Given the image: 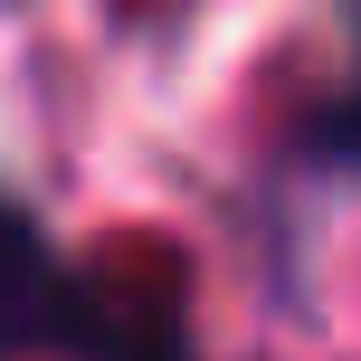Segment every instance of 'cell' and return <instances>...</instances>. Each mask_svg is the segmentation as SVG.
<instances>
[{
	"instance_id": "6da1fadb",
	"label": "cell",
	"mask_w": 361,
	"mask_h": 361,
	"mask_svg": "<svg viewBox=\"0 0 361 361\" xmlns=\"http://www.w3.org/2000/svg\"><path fill=\"white\" fill-rule=\"evenodd\" d=\"M48 343L76 352V361H171V352H143L124 314L95 305V295H76V286H67V305H57V333H48Z\"/></svg>"
}]
</instances>
